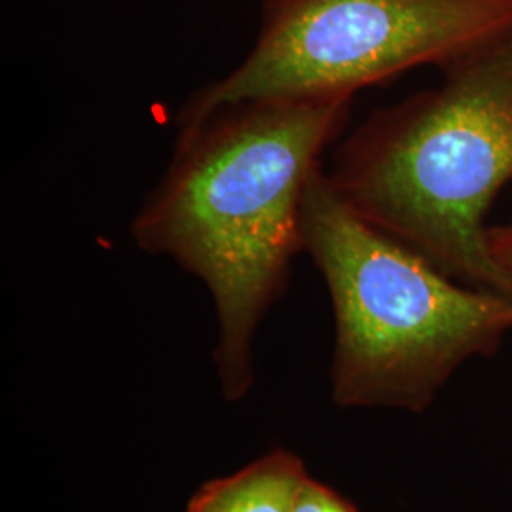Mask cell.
Listing matches in <instances>:
<instances>
[{
  "label": "cell",
  "mask_w": 512,
  "mask_h": 512,
  "mask_svg": "<svg viewBox=\"0 0 512 512\" xmlns=\"http://www.w3.org/2000/svg\"><path fill=\"white\" fill-rule=\"evenodd\" d=\"M437 88L370 114L334 154V194L476 289L512 296L486 213L512 179V27L442 65Z\"/></svg>",
  "instance_id": "7a4b0ae2"
},
{
  "label": "cell",
  "mask_w": 512,
  "mask_h": 512,
  "mask_svg": "<svg viewBox=\"0 0 512 512\" xmlns=\"http://www.w3.org/2000/svg\"><path fill=\"white\" fill-rule=\"evenodd\" d=\"M511 27L512 0H264L253 50L192 93L177 122L253 99H353L421 65L442 67Z\"/></svg>",
  "instance_id": "277c9868"
},
{
  "label": "cell",
  "mask_w": 512,
  "mask_h": 512,
  "mask_svg": "<svg viewBox=\"0 0 512 512\" xmlns=\"http://www.w3.org/2000/svg\"><path fill=\"white\" fill-rule=\"evenodd\" d=\"M488 239L495 262L499 264L512 287V224L488 228Z\"/></svg>",
  "instance_id": "52a82bcc"
},
{
  "label": "cell",
  "mask_w": 512,
  "mask_h": 512,
  "mask_svg": "<svg viewBox=\"0 0 512 512\" xmlns=\"http://www.w3.org/2000/svg\"><path fill=\"white\" fill-rule=\"evenodd\" d=\"M306 253L329 289L340 408L421 412L459 366L512 330V296L459 283L361 219L319 167L304 202Z\"/></svg>",
  "instance_id": "3957f363"
},
{
  "label": "cell",
  "mask_w": 512,
  "mask_h": 512,
  "mask_svg": "<svg viewBox=\"0 0 512 512\" xmlns=\"http://www.w3.org/2000/svg\"><path fill=\"white\" fill-rule=\"evenodd\" d=\"M349 105L253 99L177 122L173 158L129 226L141 251L175 260L209 289L215 365L232 403L255 382L256 330L306 251L308 186Z\"/></svg>",
  "instance_id": "6da1fadb"
},
{
  "label": "cell",
  "mask_w": 512,
  "mask_h": 512,
  "mask_svg": "<svg viewBox=\"0 0 512 512\" xmlns=\"http://www.w3.org/2000/svg\"><path fill=\"white\" fill-rule=\"evenodd\" d=\"M293 512H359L346 497L308 476L296 495Z\"/></svg>",
  "instance_id": "8992f818"
},
{
  "label": "cell",
  "mask_w": 512,
  "mask_h": 512,
  "mask_svg": "<svg viewBox=\"0 0 512 512\" xmlns=\"http://www.w3.org/2000/svg\"><path fill=\"white\" fill-rule=\"evenodd\" d=\"M308 476L296 454L272 450L234 475L205 482L184 512H293Z\"/></svg>",
  "instance_id": "5b68a950"
}]
</instances>
